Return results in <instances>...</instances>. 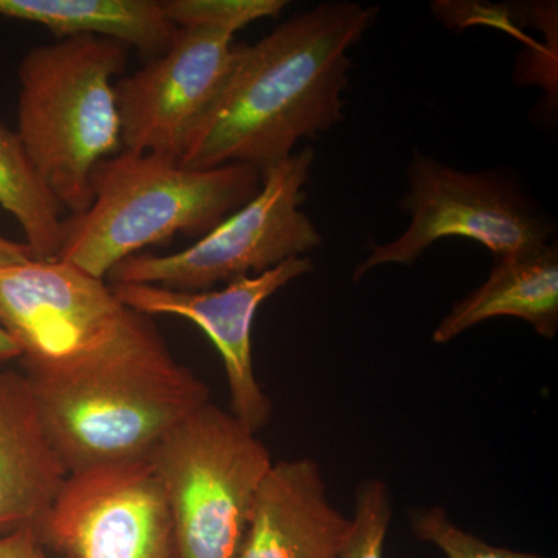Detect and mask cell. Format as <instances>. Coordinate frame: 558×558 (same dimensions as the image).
<instances>
[{
	"mask_svg": "<svg viewBox=\"0 0 558 558\" xmlns=\"http://www.w3.org/2000/svg\"><path fill=\"white\" fill-rule=\"evenodd\" d=\"M314 160L312 148L293 153L263 174V185L252 201L199 241L171 255L140 253L124 259L110 271L109 284L202 292L303 258L322 245L317 227L300 209Z\"/></svg>",
	"mask_w": 558,
	"mask_h": 558,
	"instance_id": "6",
	"label": "cell"
},
{
	"mask_svg": "<svg viewBox=\"0 0 558 558\" xmlns=\"http://www.w3.org/2000/svg\"><path fill=\"white\" fill-rule=\"evenodd\" d=\"M128 47L98 36H75L33 47L17 78V135L36 171L70 216L92 204L90 178L121 148L113 78Z\"/></svg>",
	"mask_w": 558,
	"mask_h": 558,
	"instance_id": "4",
	"label": "cell"
},
{
	"mask_svg": "<svg viewBox=\"0 0 558 558\" xmlns=\"http://www.w3.org/2000/svg\"><path fill=\"white\" fill-rule=\"evenodd\" d=\"M148 464L170 512L179 558H236L274 464L258 433L208 402L165 435Z\"/></svg>",
	"mask_w": 558,
	"mask_h": 558,
	"instance_id": "5",
	"label": "cell"
},
{
	"mask_svg": "<svg viewBox=\"0 0 558 558\" xmlns=\"http://www.w3.org/2000/svg\"><path fill=\"white\" fill-rule=\"evenodd\" d=\"M392 492L384 480H363L355 490L354 515L340 558H384L392 520Z\"/></svg>",
	"mask_w": 558,
	"mask_h": 558,
	"instance_id": "17",
	"label": "cell"
},
{
	"mask_svg": "<svg viewBox=\"0 0 558 558\" xmlns=\"http://www.w3.org/2000/svg\"><path fill=\"white\" fill-rule=\"evenodd\" d=\"M0 16L43 25L57 39L117 40L148 60L170 49L178 35L157 0H0Z\"/></svg>",
	"mask_w": 558,
	"mask_h": 558,
	"instance_id": "15",
	"label": "cell"
},
{
	"mask_svg": "<svg viewBox=\"0 0 558 558\" xmlns=\"http://www.w3.org/2000/svg\"><path fill=\"white\" fill-rule=\"evenodd\" d=\"M286 0H168L163 2L168 20L178 28L216 27L236 33L252 22L278 17Z\"/></svg>",
	"mask_w": 558,
	"mask_h": 558,
	"instance_id": "18",
	"label": "cell"
},
{
	"mask_svg": "<svg viewBox=\"0 0 558 558\" xmlns=\"http://www.w3.org/2000/svg\"><path fill=\"white\" fill-rule=\"evenodd\" d=\"M379 9L325 2L279 24L255 46H242L219 100L191 135L180 165L211 170L248 165L266 174L343 121L349 50Z\"/></svg>",
	"mask_w": 558,
	"mask_h": 558,
	"instance_id": "1",
	"label": "cell"
},
{
	"mask_svg": "<svg viewBox=\"0 0 558 558\" xmlns=\"http://www.w3.org/2000/svg\"><path fill=\"white\" fill-rule=\"evenodd\" d=\"M349 526L351 519L329 501L315 459L274 462L236 558H340Z\"/></svg>",
	"mask_w": 558,
	"mask_h": 558,
	"instance_id": "12",
	"label": "cell"
},
{
	"mask_svg": "<svg viewBox=\"0 0 558 558\" xmlns=\"http://www.w3.org/2000/svg\"><path fill=\"white\" fill-rule=\"evenodd\" d=\"M0 208L20 223L33 259L54 260L64 242V218L17 132L0 124Z\"/></svg>",
	"mask_w": 558,
	"mask_h": 558,
	"instance_id": "16",
	"label": "cell"
},
{
	"mask_svg": "<svg viewBox=\"0 0 558 558\" xmlns=\"http://www.w3.org/2000/svg\"><path fill=\"white\" fill-rule=\"evenodd\" d=\"M32 258V252L24 242H14L0 236V266L20 264Z\"/></svg>",
	"mask_w": 558,
	"mask_h": 558,
	"instance_id": "21",
	"label": "cell"
},
{
	"mask_svg": "<svg viewBox=\"0 0 558 558\" xmlns=\"http://www.w3.org/2000/svg\"><path fill=\"white\" fill-rule=\"evenodd\" d=\"M69 476L27 377L0 369V535L38 527Z\"/></svg>",
	"mask_w": 558,
	"mask_h": 558,
	"instance_id": "13",
	"label": "cell"
},
{
	"mask_svg": "<svg viewBox=\"0 0 558 558\" xmlns=\"http://www.w3.org/2000/svg\"><path fill=\"white\" fill-rule=\"evenodd\" d=\"M248 165L193 170L157 154L124 149L92 172V204L64 220L57 260L98 279L178 234L204 236L259 193Z\"/></svg>",
	"mask_w": 558,
	"mask_h": 558,
	"instance_id": "3",
	"label": "cell"
},
{
	"mask_svg": "<svg viewBox=\"0 0 558 558\" xmlns=\"http://www.w3.org/2000/svg\"><path fill=\"white\" fill-rule=\"evenodd\" d=\"M314 264L307 256L286 260L264 274L231 281L222 289L185 292L156 284H110L121 303L140 314L189 319L218 349L229 384L231 411L252 432L269 424L271 402L256 379L252 332L264 301Z\"/></svg>",
	"mask_w": 558,
	"mask_h": 558,
	"instance_id": "11",
	"label": "cell"
},
{
	"mask_svg": "<svg viewBox=\"0 0 558 558\" xmlns=\"http://www.w3.org/2000/svg\"><path fill=\"white\" fill-rule=\"evenodd\" d=\"M0 558H50L33 527L16 529L0 535Z\"/></svg>",
	"mask_w": 558,
	"mask_h": 558,
	"instance_id": "20",
	"label": "cell"
},
{
	"mask_svg": "<svg viewBox=\"0 0 558 558\" xmlns=\"http://www.w3.org/2000/svg\"><path fill=\"white\" fill-rule=\"evenodd\" d=\"M24 376L70 475L148 461L209 402L207 385L174 359L153 317L134 310L78 357Z\"/></svg>",
	"mask_w": 558,
	"mask_h": 558,
	"instance_id": "2",
	"label": "cell"
},
{
	"mask_svg": "<svg viewBox=\"0 0 558 558\" xmlns=\"http://www.w3.org/2000/svg\"><path fill=\"white\" fill-rule=\"evenodd\" d=\"M499 317L523 319L548 340L557 336V244L498 258L486 281L451 306L433 341L449 343L473 326Z\"/></svg>",
	"mask_w": 558,
	"mask_h": 558,
	"instance_id": "14",
	"label": "cell"
},
{
	"mask_svg": "<svg viewBox=\"0 0 558 558\" xmlns=\"http://www.w3.org/2000/svg\"><path fill=\"white\" fill-rule=\"evenodd\" d=\"M241 49L222 28H178L170 49L116 83L124 149L180 163L191 135L226 89Z\"/></svg>",
	"mask_w": 558,
	"mask_h": 558,
	"instance_id": "8",
	"label": "cell"
},
{
	"mask_svg": "<svg viewBox=\"0 0 558 558\" xmlns=\"http://www.w3.org/2000/svg\"><path fill=\"white\" fill-rule=\"evenodd\" d=\"M128 312L106 279L62 260L0 266V326L20 348L25 371L75 359L112 332Z\"/></svg>",
	"mask_w": 558,
	"mask_h": 558,
	"instance_id": "10",
	"label": "cell"
},
{
	"mask_svg": "<svg viewBox=\"0 0 558 558\" xmlns=\"http://www.w3.org/2000/svg\"><path fill=\"white\" fill-rule=\"evenodd\" d=\"M409 180V193L400 202L411 216L409 229L398 240L373 245L368 258L355 267L352 281L387 264L410 266L444 238L480 242L497 259L549 244L553 223L492 172L458 171L416 153Z\"/></svg>",
	"mask_w": 558,
	"mask_h": 558,
	"instance_id": "7",
	"label": "cell"
},
{
	"mask_svg": "<svg viewBox=\"0 0 558 558\" xmlns=\"http://www.w3.org/2000/svg\"><path fill=\"white\" fill-rule=\"evenodd\" d=\"M410 529L418 542L436 546L447 558H554L490 545L459 527L442 506L411 510Z\"/></svg>",
	"mask_w": 558,
	"mask_h": 558,
	"instance_id": "19",
	"label": "cell"
},
{
	"mask_svg": "<svg viewBox=\"0 0 558 558\" xmlns=\"http://www.w3.org/2000/svg\"><path fill=\"white\" fill-rule=\"evenodd\" d=\"M35 531L65 558H179L148 461L73 473Z\"/></svg>",
	"mask_w": 558,
	"mask_h": 558,
	"instance_id": "9",
	"label": "cell"
},
{
	"mask_svg": "<svg viewBox=\"0 0 558 558\" xmlns=\"http://www.w3.org/2000/svg\"><path fill=\"white\" fill-rule=\"evenodd\" d=\"M20 348L16 347L9 333L0 326V363L10 362L13 359H20Z\"/></svg>",
	"mask_w": 558,
	"mask_h": 558,
	"instance_id": "22",
	"label": "cell"
}]
</instances>
